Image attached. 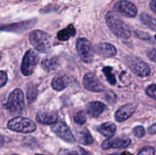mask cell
<instances>
[{
    "instance_id": "22",
    "label": "cell",
    "mask_w": 156,
    "mask_h": 155,
    "mask_svg": "<svg viewBox=\"0 0 156 155\" xmlns=\"http://www.w3.org/2000/svg\"><path fill=\"white\" fill-rule=\"evenodd\" d=\"M140 19L143 24H145L146 26L150 27L152 30L155 31L156 29V21L155 18L146 13H142L140 15Z\"/></svg>"
},
{
    "instance_id": "5",
    "label": "cell",
    "mask_w": 156,
    "mask_h": 155,
    "mask_svg": "<svg viewBox=\"0 0 156 155\" xmlns=\"http://www.w3.org/2000/svg\"><path fill=\"white\" fill-rule=\"evenodd\" d=\"M126 63L133 72L139 77H147L151 74V68L146 62L138 57L129 56L126 58Z\"/></svg>"
},
{
    "instance_id": "17",
    "label": "cell",
    "mask_w": 156,
    "mask_h": 155,
    "mask_svg": "<svg viewBox=\"0 0 156 155\" xmlns=\"http://www.w3.org/2000/svg\"><path fill=\"white\" fill-rule=\"evenodd\" d=\"M116 130H117L116 125L111 122H107L103 123L97 129V131L99 133L108 138H111L116 132Z\"/></svg>"
},
{
    "instance_id": "35",
    "label": "cell",
    "mask_w": 156,
    "mask_h": 155,
    "mask_svg": "<svg viewBox=\"0 0 156 155\" xmlns=\"http://www.w3.org/2000/svg\"><path fill=\"white\" fill-rule=\"evenodd\" d=\"M109 155H120V153H112V154H109Z\"/></svg>"
},
{
    "instance_id": "33",
    "label": "cell",
    "mask_w": 156,
    "mask_h": 155,
    "mask_svg": "<svg viewBox=\"0 0 156 155\" xmlns=\"http://www.w3.org/2000/svg\"><path fill=\"white\" fill-rule=\"evenodd\" d=\"M150 6L152 8V11L154 12H155V0H152V2L150 3Z\"/></svg>"
},
{
    "instance_id": "3",
    "label": "cell",
    "mask_w": 156,
    "mask_h": 155,
    "mask_svg": "<svg viewBox=\"0 0 156 155\" xmlns=\"http://www.w3.org/2000/svg\"><path fill=\"white\" fill-rule=\"evenodd\" d=\"M5 107L12 115L21 113L24 108V98L23 91L19 88L14 90L9 95Z\"/></svg>"
},
{
    "instance_id": "14",
    "label": "cell",
    "mask_w": 156,
    "mask_h": 155,
    "mask_svg": "<svg viewBox=\"0 0 156 155\" xmlns=\"http://www.w3.org/2000/svg\"><path fill=\"white\" fill-rule=\"evenodd\" d=\"M98 54L105 57H113L117 54V49L112 44L108 43H100L95 46Z\"/></svg>"
},
{
    "instance_id": "18",
    "label": "cell",
    "mask_w": 156,
    "mask_h": 155,
    "mask_svg": "<svg viewBox=\"0 0 156 155\" xmlns=\"http://www.w3.org/2000/svg\"><path fill=\"white\" fill-rule=\"evenodd\" d=\"M41 65L46 71H53V70L56 69L57 67L59 66V59L56 56H50V57L44 58L41 62Z\"/></svg>"
},
{
    "instance_id": "11",
    "label": "cell",
    "mask_w": 156,
    "mask_h": 155,
    "mask_svg": "<svg viewBox=\"0 0 156 155\" xmlns=\"http://www.w3.org/2000/svg\"><path fill=\"white\" fill-rule=\"evenodd\" d=\"M114 9L117 12L129 18H134L137 15V8L133 3L126 0L117 2L114 5Z\"/></svg>"
},
{
    "instance_id": "32",
    "label": "cell",
    "mask_w": 156,
    "mask_h": 155,
    "mask_svg": "<svg viewBox=\"0 0 156 155\" xmlns=\"http://www.w3.org/2000/svg\"><path fill=\"white\" fill-rule=\"evenodd\" d=\"M155 124H153L152 126H150V128L149 129V133L151 134H155L156 132V130H155Z\"/></svg>"
},
{
    "instance_id": "7",
    "label": "cell",
    "mask_w": 156,
    "mask_h": 155,
    "mask_svg": "<svg viewBox=\"0 0 156 155\" xmlns=\"http://www.w3.org/2000/svg\"><path fill=\"white\" fill-rule=\"evenodd\" d=\"M39 57L34 50H29L26 52L24 58L22 59L21 70L24 75H30L34 71L36 65H37Z\"/></svg>"
},
{
    "instance_id": "27",
    "label": "cell",
    "mask_w": 156,
    "mask_h": 155,
    "mask_svg": "<svg viewBox=\"0 0 156 155\" xmlns=\"http://www.w3.org/2000/svg\"><path fill=\"white\" fill-rule=\"evenodd\" d=\"M138 155H155V148L152 147H145L140 150Z\"/></svg>"
},
{
    "instance_id": "25",
    "label": "cell",
    "mask_w": 156,
    "mask_h": 155,
    "mask_svg": "<svg viewBox=\"0 0 156 155\" xmlns=\"http://www.w3.org/2000/svg\"><path fill=\"white\" fill-rule=\"evenodd\" d=\"M37 95V89L35 85H31L29 87L27 92V98L30 102H33L36 100Z\"/></svg>"
},
{
    "instance_id": "21",
    "label": "cell",
    "mask_w": 156,
    "mask_h": 155,
    "mask_svg": "<svg viewBox=\"0 0 156 155\" xmlns=\"http://www.w3.org/2000/svg\"><path fill=\"white\" fill-rule=\"evenodd\" d=\"M79 142L85 145H89L93 143V138L87 129H82L79 134Z\"/></svg>"
},
{
    "instance_id": "15",
    "label": "cell",
    "mask_w": 156,
    "mask_h": 155,
    "mask_svg": "<svg viewBox=\"0 0 156 155\" xmlns=\"http://www.w3.org/2000/svg\"><path fill=\"white\" fill-rule=\"evenodd\" d=\"M69 78L66 74H57L52 80V88L57 91L65 89L69 84Z\"/></svg>"
},
{
    "instance_id": "34",
    "label": "cell",
    "mask_w": 156,
    "mask_h": 155,
    "mask_svg": "<svg viewBox=\"0 0 156 155\" xmlns=\"http://www.w3.org/2000/svg\"><path fill=\"white\" fill-rule=\"evenodd\" d=\"M121 155H132V154H131V153H129V152L124 151V152H123V153H121Z\"/></svg>"
},
{
    "instance_id": "26",
    "label": "cell",
    "mask_w": 156,
    "mask_h": 155,
    "mask_svg": "<svg viewBox=\"0 0 156 155\" xmlns=\"http://www.w3.org/2000/svg\"><path fill=\"white\" fill-rule=\"evenodd\" d=\"M133 132L134 135L139 138H142V137H143L145 135V129L141 126H136L133 129Z\"/></svg>"
},
{
    "instance_id": "16",
    "label": "cell",
    "mask_w": 156,
    "mask_h": 155,
    "mask_svg": "<svg viewBox=\"0 0 156 155\" xmlns=\"http://www.w3.org/2000/svg\"><path fill=\"white\" fill-rule=\"evenodd\" d=\"M106 106L99 101H92L86 105L87 112L92 117H97L105 111Z\"/></svg>"
},
{
    "instance_id": "12",
    "label": "cell",
    "mask_w": 156,
    "mask_h": 155,
    "mask_svg": "<svg viewBox=\"0 0 156 155\" xmlns=\"http://www.w3.org/2000/svg\"><path fill=\"white\" fill-rule=\"evenodd\" d=\"M136 109V105L133 103H127L122 106L115 113V119L117 122H124L125 120L128 119Z\"/></svg>"
},
{
    "instance_id": "31",
    "label": "cell",
    "mask_w": 156,
    "mask_h": 155,
    "mask_svg": "<svg viewBox=\"0 0 156 155\" xmlns=\"http://www.w3.org/2000/svg\"><path fill=\"white\" fill-rule=\"evenodd\" d=\"M155 55L156 51L155 48L152 49V50L148 51V56H149V58H150L151 60L153 61V62H155Z\"/></svg>"
},
{
    "instance_id": "8",
    "label": "cell",
    "mask_w": 156,
    "mask_h": 155,
    "mask_svg": "<svg viewBox=\"0 0 156 155\" xmlns=\"http://www.w3.org/2000/svg\"><path fill=\"white\" fill-rule=\"evenodd\" d=\"M84 87L87 90L93 92H102L105 90V85L96 74L92 72H88L83 78Z\"/></svg>"
},
{
    "instance_id": "2",
    "label": "cell",
    "mask_w": 156,
    "mask_h": 155,
    "mask_svg": "<svg viewBox=\"0 0 156 155\" xmlns=\"http://www.w3.org/2000/svg\"><path fill=\"white\" fill-rule=\"evenodd\" d=\"M29 39L30 43L38 52L47 53L51 50V37L48 33L42 30H35L30 32Z\"/></svg>"
},
{
    "instance_id": "13",
    "label": "cell",
    "mask_w": 156,
    "mask_h": 155,
    "mask_svg": "<svg viewBox=\"0 0 156 155\" xmlns=\"http://www.w3.org/2000/svg\"><path fill=\"white\" fill-rule=\"evenodd\" d=\"M36 119L42 124L53 125L57 122L58 115L54 111H41L37 113Z\"/></svg>"
},
{
    "instance_id": "4",
    "label": "cell",
    "mask_w": 156,
    "mask_h": 155,
    "mask_svg": "<svg viewBox=\"0 0 156 155\" xmlns=\"http://www.w3.org/2000/svg\"><path fill=\"white\" fill-rule=\"evenodd\" d=\"M8 129L20 133H32L36 130V125L32 120L22 116H18L9 120Z\"/></svg>"
},
{
    "instance_id": "36",
    "label": "cell",
    "mask_w": 156,
    "mask_h": 155,
    "mask_svg": "<svg viewBox=\"0 0 156 155\" xmlns=\"http://www.w3.org/2000/svg\"><path fill=\"white\" fill-rule=\"evenodd\" d=\"M35 155H44V154H39V153H37V154H35Z\"/></svg>"
},
{
    "instance_id": "23",
    "label": "cell",
    "mask_w": 156,
    "mask_h": 155,
    "mask_svg": "<svg viewBox=\"0 0 156 155\" xmlns=\"http://www.w3.org/2000/svg\"><path fill=\"white\" fill-rule=\"evenodd\" d=\"M113 71V68L110 66H106L103 68V72L104 74H105L107 78V80L111 84L114 85L117 82V80H116V78L114 76V74H113L112 72Z\"/></svg>"
},
{
    "instance_id": "19",
    "label": "cell",
    "mask_w": 156,
    "mask_h": 155,
    "mask_svg": "<svg viewBox=\"0 0 156 155\" xmlns=\"http://www.w3.org/2000/svg\"><path fill=\"white\" fill-rule=\"evenodd\" d=\"M76 33V28L73 24H70L68 27L66 28L62 29L60 31L58 32L57 33V37L59 40L61 41H66L68 40L71 36H75Z\"/></svg>"
},
{
    "instance_id": "28",
    "label": "cell",
    "mask_w": 156,
    "mask_h": 155,
    "mask_svg": "<svg viewBox=\"0 0 156 155\" xmlns=\"http://www.w3.org/2000/svg\"><path fill=\"white\" fill-rule=\"evenodd\" d=\"M155 91H156L155 84H152L149 85V86L147 88V89H146V94H147L149 97L153 98L154 100H155L156 99Z\"/></svg>"
},
{
    "instance_id": "29",
    "label": "cell",
    "mask_w": 156,
    "mask_h": 155,
    "mask_svg": "<svg viewBox=\"0 0 156 155\" xmlns=\"http://www.w3.org/2000/svg\"><path fill=\"white\" fill-rule=\"evenodd\" d=\"M8 81V76L5 71H0V88L5 85Z\"/></svg>"
},
{
    "instance_id": "24",
    "label": "cell",
    "mask_w": 156,
    "mask_h": 155,
    "mask_svg": "<svg viewBox=\"0 0 156 155\" xmlns=\"http://www.w3.org/2000/svg\"><path fill=\"white\" fill-rule=\"evenodd\" d=\"M87 116L86 114L84 111H79L74 115V121L75 122L79 125L85 124L86 122Z\"/></svg>"
},
{
    "instance_id": "1",
    "label": "cell",
    "mask_w": 156,
    "mask_h": 155,
    "mask_svg": "<svg viewBox=\"0 0 156 155\" xmlns=\"http://www.w3.org/2000/svg\"><path fill=\"white\" fill-rule=\"evenodd\" d=\"M105 20L110 30L119 38L126 40L130 37L131 32L123 20L114 12H108Z\"/></svg>"
},
{
    "instance_id": "6",
    "label": "cell",
    "mask_w": 156,
    "mask_h": 155,
    "mask_svg": "<svg viewBox=\"0 0 156 155\" xmlns=\"http://www.w3.org/2000/svg\"><path fill=\"white\" fill-rule=\"evenodd\" d=\"M76 49L79 57L85 63H90L94 57V50L92 44L86 38H79L76 43Z\"/></svg>"
},
{
    "instance_id": "30",
    "label": "cell",
    "mask_w": 156,
    "mask_h": 155,
    "mask_svg": "<svg viewBox=\"0 0 156 155\" xmlns=\"http://www.w3.org/2000/svg\"><path fill=\"white\" fill-rule=\"evenodd\" d=\"M136 36H138L140 39L141 40H150L151 39V36H149V33H146V32H143V31H136Z\"/></svg>"
},
{
    "instance_id": "37",
    "label": "cell",
    "mask_w": 156,
    "mask_h": 155,
    "mask_svg": "<svg viewBox=\"0 0 156 155\" xmlns=\"http://www.w3.org/2000/svg\"><path fill=\"white\" fill-rule=\"evenodd\" d=\"M0 59H1V54H0Z\"/></svg>"
},
{
    "instance_id": "20",
    "label": "cell",
    "mask_w": 156,
    "mask_h": 155,
    "mask_svg": "<svg viewBox=\"0 0 156 155\" xmlns=\"http://www.w3.org/2000/svg\"><path fill=\"white\" fill-rule=\"evenodd\" d=\"M59 155H88V153L80 147L73 148H62L59 150Z\"/></svg>"
},
{
    "instance_id": "9",
    "label": "cell",
    "mask_w": 156,
    "mask_h": 155,
    "mask_svg": "<svg viewBox=\"0 0 156 155\" xmlns=\"http://www.w3.org/2000/svg\"><path fill=\"white\" fill-rule=\"evenodd\" d=\"M52 131L59 138L69 143H73L75 141V137L72 133L71 130L64 122H56L53 124L51 127Z\"/></svg>"
},
{
    "instance_id": "10",
    "label": "cell",
    "mask_w": 156,
    "mask_h": 155,
    "mask_svg": "<svg viewBox=\"0 0 156 155\" xmlns=\"http://www.w3.org/2000/svg\"><path fill=\"white\" fill-rule=\"evenodd\" d=\"M130 143L131 140L129 137L120 135L114 138H109L104 141L101 147L104 150H108L110 148H126L130 144Z\"/></svg>"
}]
</instances>
